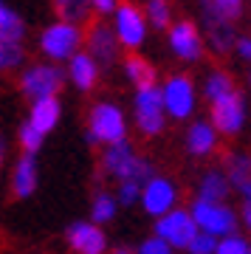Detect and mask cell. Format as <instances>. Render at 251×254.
<instances>
[{"mask_svg":"<svg viewBox=\"0 0 251 254\" xmlns=\"http://www.w3.org/2000/svg\"><path fill=\"white\" fill-rule=\"evenodd\" d=\"M102 167H105V173L116 175L119 181H127V178H133V181H150L153 178V167L150 161H141V158H135L133 147L127 144V141H116V144L108 147V153L102 158Z\"/></svg>","mask_w":251,"mask_h":254,"instance_id":"cell-1","label":"cell"},{"mask_svg":"<svg viewBox=\"0 0 251 254\" xmlns=\"http://www.w3.org/2000/svg\"><path fill=\"white\" fill-rule=\"evenodd\" d=\"M85 37L79 34V28L68 23V20H60L54 26H48L40 37V48H43L45 57H51V60H71L76 54V48Z\"/></svg>","mask_w":251,"mask_h":254,"instance_id":"cell-2","label":"cell"},{"mask_svg":"<svg viewBox=\"0 0 251 254\" xmlns=\"http://www.w3.org/2000/svg\"><path fill=\"white\" fill-rule=\"evenodd\" d=\"M65 82V73L57 65H31L23 76H20V91L23 96L31 102L45 99V96H54Z\"/></svg>","mask_w":251,"mask_h":254,"instance_id":"cell-3","label":"cell"},{"mask_svg":"<svg viewBox=\"0 0 251 254\" xmlns=\"http://www.w3.org/2000/svg\"><path fill=\"white\" fill-rule=\"evenodd\" d=\"M90 141H108V144H116V141H125V116L119 113V108L102 102V105H93L90 110Z\"/></svg>","mask_w":251,"mask_h":254,"instance_id":"cell-4","label":"cell"},{"mask_svg":"<svg viewBox=\"0 0 251 254\" xmlns=\"http://www.w3.org/2000/svg\"><path fill=\"white\" fill-rule=\"evenodd\" d=\"M212 122H215V130H220L226 136L240 133L243 122H246V99H243V93L229 91L226 96L212 102Z\"/></svg>","mask_w":251,"mask_h":254,"instance_id":"cell-5","label":"cell"},{"mask_svg":"<svg viewBox=\"0 0 251 254\" xmlns=\"http://www.w3.org/2000/svg\"><path fill=\"white\" fill-rule=\"evenodd\" d=\"M135 122H138V130L147 133V136L161 133V127H164V91H158L155 85L138 91V96H135Z\"/></svg>","mask_w":251,"mask_h":254,"instance_id":"cell-6","label":"cell"},{"mask_svg":"<svg viewBox=\"0 0 251 254\" xmlns=\"http://www.w3.org/2000/svg\"><path fill=\"white\" fill-rule=\"evenodd\" d=\"M164 105L175 119H187L195 108V88L192 79L184 73H172L167 85H164Z\"/></svg>","mask_w":251,"mask_h":254,"instance_id":"cell-7","label":"cell"},{"mask_svg":"<svg viewBox=\"0 0 251 254\" xmlns=\"http://www.w3.org/2000/svg\"><path fill=\"white\" fill-rule=\"evenodd\" d=\"M192 215H195L197 226L212 232V235H232L237 220H234L232 209H226L223 203H212V200H197L192 206Z\"/></svg>","mask_w":251,"mask_h":254,"instance_id":"cell-8","label":"cell"},{"mask_svg":"<svg viewBox=\"0 0 251 254\" xmlns=\"http://www.w3.org/2000/svg\"><path fill=\"white\" fill-rule=\"evenodd\" d=\"M155 232L161 237H167L172 246L189 249L192 237L197 235V220H195V215H187V212H167V215H161Z\"/></svg>","mask_w":251,"mask_h":254,"instance_id":"cell-9","label":"cell"},{"mask_svg":"<svg viewBox=\"0 0 251 254\" xmlns=\"http://www.w3.org/2000/svg\"><path fill=\"white\" fill-rule=\"evenodd\" d=\"M85 43H88V51L93 54V60L102 65H113L119 54V40L113 37L102 20H88V28H85Z\"/></svg>","mask_w":251,"mask_h":254,"instance_id":"cell-10","label":"cell"},{"mask_svg":"<svg viewBox=\"0 0 251 254\" xmlns=\"http://www.w3.org/2000/svg\"><path fill=\"white\" fill-rule=\"evenodd\" d=\"M170 46L181 60H189V63L203 57V40H200V31L192 20H178L170 28Z\"/></svg>","mask_w":251,"mask_h":254,"instance_id":"cell-11","label":"cell"},{"mask_svg":"<svg viewBox=\"0 0 251 254\" xmlns=\"http://www.w3.org/2000/svg\"><path fill=\"white\" fill-rule=\"evenodd\" d=\"M144 34H147V26H144V14L135 9L133 3H122L116 9V37L122 40V46L135 48L144 43Z\"/></svg>","mask_w":251,"mask_h":254,"instance_id":"cell-12","label":"cell"},{"mask_svg":"<svg viewBox=\"0 0 251 254\" xmlns=\"http://www.w3.org/2000/svg\"><path fill=\"white\" fill-rule=\"evenodd\" d=\"M141 200L150 215H167V209H172V203H175V187L167 178H150Z\"/></svg>","mask_w":251,"mask_h":254,"instance_id":"cell-13","label":"cell"},{"mask_svg":"<svg viewBox=\"0 0 251 254\" xmlns=\"http://www.w3.org/2000/svg\"><path fill=\"white\" fill-rule=\"evenodd\" d=\"M203 23H206V34H209V43L215 48L217 54H229L240 37L234 34V23L226 17H217V14H203Z\"/></svg>","mask_w":251,"mask_h":254,"instance_id":"cell-14","label":"cell"},{"mask_svg":"<svg viewBox=\"0 0 251 254\" xmlns=\"http://www.w3.org/2000/svg\"><path fill=\"white\" fill-rule=\"evenodd\" d=\"M68 240L79 254H102L105 252V237L93 223H73L68 229Z\"/></svg>","mask_w":251,"mask_h":254,"instance_id":"cell-15","label":"cell"},{"mask_svg":"<svg viewBox=\"0 0 251 254\" xmlns=\"http://www.w3.org/2000/svg\"><path fill=\"white\" fill-rule=\"evenodd\" d=\"M226 170H229V181L237 187V192L246 200H251V155H226Z\"/></svg>","mask_w":251,"mask_h":254,"instance_id":"cell-16","label":"cell"},{"mask_svg":"<svg viewBox=\"0 0 251 254\" xmlns=\"http://www.w3.org/2000/svg\"><path fill=\"white\" fill-rule=\"evenodd\" d=\"M96 76H99V68H96V60L93 54H73L71 57V79L76 88L82 91H90L96 85Z\"/></svg>","mask_w":251,"mask_h":254,"instance_id":"cell-17","label":"cell"},{"mask_svg":"<svg viewBox=\"0 0 251 254\" xmlns=\"http://www.w3.org/2000/svg\"><path fill=\"white\" fill-rule=\"evenodd\" d=\"M28 122H31L37 130H43V133L54 130V125L60 122V102H57V96L37 99L34 108H31V116H28Z\"/></svg>","mask_w":251,"mask_h":254,"instance_id":"cell-18","label":"cell"},{"mask_svg":"<svg viewBox=\"0 0 251 254\" xmlns=\"http://www.w3.org/2000/svg\"><path fill=\"white\" fill-rule=\"evenodd\" d=\"M34 187H37V164H34V155L26 153L14 167V195L28 198L34 192Z\"/></svg>","mask_w":251,"mask_h":254,"instance_id":"cell-19","label":"cell"},{"mask_svg":"<svg viewBox=\"0 0 251 254\" xmlns=\"http://www.w3.org/2000/svg\"><path fill=\"white\" fill-rule=\"evenodd\" d=\"M125 71H127L130 82H133L138 91H141V88H153L155 85V68L138 54H130L125 60Z\"/></svg>","mask_w":251,"mask_h":254,"instance_id":"cell-20","label":"cell"},{"mask_svg":"<svg viewBox=\"0 0 251 254\" xmlns=\"http://www.w3.org/2000/svg\"><path fill=\"white\" fill-rule=\"evenodd\" d=\"M217 144V136H215V130L206 125V122H197V125L189 127V136H187V147H189V153H195V155H206L212 153Z\"/></svg>","mask_w":251,"mask_h":254,"instance_id":"cell-21","label":"cell"},{"mask_svg":"<svg viewBox=\"0 0 251 254\" xmlns=\"http://www.w3.org/2000/svg\"><path fill=\"white\" fill-rule=\"evenodd\" d=\"M26 34V23L14 9H9V3L0 6V40H11V43H23Z\"/></svg>","mask_w":251,"mask_h":254,"instance_id":"cell-22","label":"cell"},{"mask_svg":"<svg viewBox=\"0 0 251 254\" xmlns=\"http://www.w3.org/2000/svg\"><path fill=\"white\" fill-rule=\"evenodd\" d=\"M93 0H54V11L60 20L68 23H85L90 17Z\"/></svg>","mask_w":251,"mask_h":254,"instance_id":"cell-23","label":"cell"},{"mask_svg":"<svg viewBox=\"0 0 251 254\" xmlns=\"http://www.w3.org/2000/svg\"><path fill=\"white\" fill-rule=\"evenodd\" d=\"M226 195H229V181H226V175H220V173L203 175V181H200V198L212 200V203H220Z\"/></svg>","mask_w":251,"mask_h":254,"instance_id":"cell-24","label":"cell"},{"mask_svg":"<svg viewBox=\"0 0 251 254\" xmlns=\"http://www.w3.org/2000/svg\"><path fill=\"white\" fill-rule=\"evenodd\" d=\"M200 11L217 14V17H226L234 23L243 14V0H200Z\"/></svg>","mask_w":251,"mask_h":254,"instance_id":"cell-25","label":"cell"},{"mask_svg":"<svg viewBox=\"0 0 251 254\" xmlns=\"http://www.w3.org/2000/svg\"><path fill=\"white\" fill-rule=\"evenodd\" d=\"M229 91H234V79L226 71H215L206 79V99L209 102H215V99H220V96H226Z\"/></svg>","mask_w":251,"mask_h":254,"instance_id":"cell-26","label":"cell"},{"mask_svg":"<svg viewBox=\"0 0 251 254\" xmlns=\"http://www.w3.org/2000/svg\"><path fill=\"white\" fill-rule=\"evenodd\" d=\"M23 43H11V40H0V65H3V71H9V68H17L23 63Z\"/></svg>","mask_w":251,"mask_h":254,"instance_id":"cell-27","label":"cell"},{"mask_svg":"<svg viewBox=\"0 0 251 254\" xmlns=\"http://www.w3.org/2000/svg\"><path fill=\"white\" fill-rule=\"evenodd\" d=\"M147 17L155 28L170 26V3L167 0H147Z\"/></svg>","mask_w":251,"mask_h":254,"instance_id":"cell-28","label":"cell"},{"mask_svg":"<svg viewBox=\"0 0 251 254\" xmlns=\"http://www.w3.org/2000/svg\"><path fill=\"white\" fill-rule=\"evenodd\" d=\"M43 136H45V133H43V130H37L31 122H26V125L20 127V144H23V150H26V153H31V155L40 150Z\"/></svg>","mask_w":251,"mask_h":254,"instance_id":"cell-29","label":"cell"},{"mask_svg":"<svg viewBox=\"0 0 251 254\" xmlns=\"http://www.w3.org/2000/svg\"><path fill=\"white\" fill-rule=\"evenodd\" d=\"M217 252V243H215V235L212 232H197L189 243V254H215Z\"/></svg>","mask_w":251,"mask_h":254,"instance_id":"cell-30","label":"cell"},{"mask_svg":"<svg viewBox=\"0 0 251 254\" xmlns=\"http://www.w3.org/2000/svg\"><path fill=\"white\" fill-rule=\"evenodd\" d=\"M144 195V184L141 181H133V178H127V181H119V198L125 206L135 203V200Z\"/></svg>","mask_w":251,"mask_h":254,"instance_id":"cell-31","label":"cell"},{"mask_svg":"<svg viewBox=\"0 0 251 254\" xmlns=\"http://www.w3.org/2000/svg\"><path fill=\"white\" fill-rule=\"evenodd\" d=\"M116 215V200L110 198V195H99L96 200H93V220L96 223H105V220H110Z\"/></svg>","mask_w":251,"mask_h":254,"instance_id":"cell-32","label":"cell"},{"mask_svg":"<svg viewBox=\"0 0 251 254\" xmlns=\"http://www.w3.org/2000/svg\"><path fill=\"white\" fill-rule=\"evenodd\" d=\"M215 254H251V249L246 246V240L229 235L223 243H217V252H215Z\"/></svg>","mask_w":251,"mask_h":254,"instance_id":"cell-33","label":"cell"},{"mask_svg":"<svg viewBox=\"0 0 251 254\" xmlns=\"http://www.w3.org/2000/svg\"><path fill=\"white\" fill-rule=\"evenodd\" d=\"M170 240L167 237H153V240H144L141 243V254H170Z\"/></svg>","mask_w":251,"mask_h":254,"instance_id":"cell-34","label":"cell"},{"mask_svg":"<svg viewBox=\"0 0 251 254\" xmlns=\"http://www.w3.org/2000/svg\"><path fill=\"white\" fill-rule=\"evenodd\" d=\"M93 9L99 11V14H110V11H116V0H93Z\"/></svg>","mask_w":251,"mask_h":254,"instance_id":"cell-35","label":"cell"},{"mask_svg":"<svg viewBox=\"0 0 251 254\" xmlns=\"http://www.w3.org/2000/svg\"><path fill=\"white\" fill-rule=\"evenodd\" d=\"M237 54H240L243 60H251V37H240V40H237Z\"/></svg>","mask_w":251,"mask_h":254,"instance_id":"cell-36","label":"cell"},{"mask_svg":"<svg viewBox=\"0 0 251 254\" xmlns=\"http://www.w3.org/2000/svg\"><path fill=\"white\" fill-rule=\"evenodd\" d=\"M243 218H246V223L251 229V200H246V206H243Z\"/></svg>","mask_w":251,"mask_h":254,"instance_id":"cell-37","label":"cell"},{"mask_svg":"<svg viewBox=\"0 0 251 254\" xmlns=\"http://www.w3.org/2000/svg\"><path fill=\"white\" fill-rule=\"evenodd\" d=\"M113 254H130V252H127V249H116Z\"/></svg>","mask_w":251,"mask_h":254,"instance_id":"cell-38","label":"cell"}]
</instances>
